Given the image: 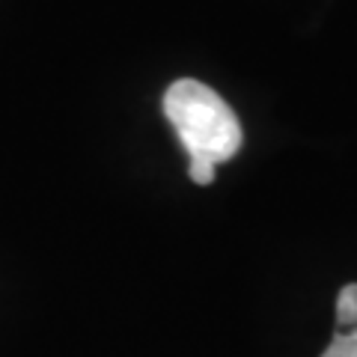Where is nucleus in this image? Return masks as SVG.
<instances>
[{
    "instance_id": "obj_3",
    "label": "nucleus",
    "mask_w": 357,
    "mask_h": 357,
    "mask_svg": "<svg viewBox=\"0 0 357 357\" xmlns=\"http://www.w3.org/2000/svg\"><path fill=\"white\" fill-rule=\"evenodd\" d=\"M321 357H357V328L337 331Z\"/></svg>"
},
{
    "instance_id": "obj_4",
    "label": "nucleus",
    "mask_w": 357,
    "mask_h": 357,
    "mask_svg": "<svg viewBox=\"0 0 357 357\" xmlns=\"http://www.w3.org/2000/svg\"><path fill=\"white\" fill-rule=\"evenodd\" d=\"M215 161H208V158H191L188 161V173H191V178L197 185H211L215 182Z\"/></svg>"
},
{
    "instance_id": "obj_1",
    "label": "nucleus",
    "mask_w": 357,
    "mask_h": 357,
    "mask_svg": "<svg viewBox=\"0 0 357 357\" xmlns=\"http://www.w3.org/2000/svg\"><path fill=\"white\" fill-rule=\"evenodd\" d=\"M164 116L176 128L188 158H208L223 164L236 158L244 143L241 122L232 114V107L211 86L191 77L167 86Z\"/></svg>"
},
{
    "instance_id": "obj_2",
    "label": "nucleus",
    "mask_w": 357,
    "mask_h": 357,
    "mask_svg": "<svg viewBox=\"0 0 357 357\" xmlns=\"http://www.w3.org/2000/svg\"><path fill=\"white\" fill-rule=\"evenodd\" d=\"M337 328L340 331L357 328V283L342 286V292L337 295Z\"/></svg>"
}]
</instances>
